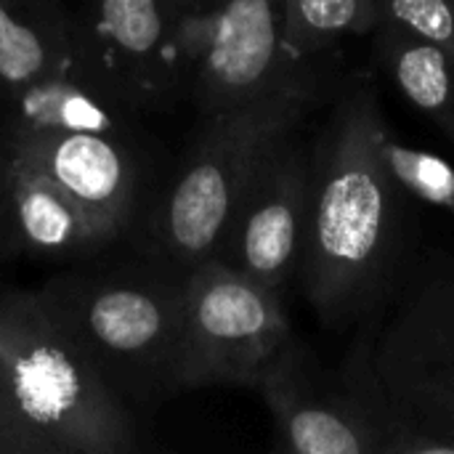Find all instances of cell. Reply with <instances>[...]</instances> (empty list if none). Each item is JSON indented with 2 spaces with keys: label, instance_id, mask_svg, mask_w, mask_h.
I'll return each mask as SVG.
<instances>
[{
  "label": "cell",
  "instance_id": "5b68a950",
  "mask_svg": "<svg viewBox=\"0 0 454 454\" xmlns=\"http://www.w3.org/2000/svg\"><path fill=\"white\" fill-rule=\"evenodd\" d=\"M40 293L125 404L181 391V277L67 274Z\"/></svg>",
  "mask_w": 454,
  "mask_h": 454
},
{
  "label": "cell",
  "instance_id": "4fadbf2b",
  "mask_svg": "<svg viewBox=\"0 0 454 454\" xmlns=\"http://www.w3.org/2000/svg\"><path fill=\"white\" fill-rule=\"evenodd\" d=\"M0 120L3 136L106 133L128 138L136 114L80 74H53L3 96Z\"/></svg>",
  "mask_w": 454,
  "mask_h": 454
},
{
  "label": "cell",
  "instance_id": "ba28073f",
  "mask_svg": "<svg viewBox=\"0 0 454 454\" xmlns=\"http://www.w3.org/2000/svg\"><path fill=\"white\" fill-rule=\"evenodd\" d=\"M285 295L218 258L181 274V391L250 388L293 338Z\"/></svg>",
  "mask_w": 454,
  "mask_h": 454
},
{
  "label": "cell",
  "instance_id": "30bf717a",
  "mask_svg": "<svg viewBox=\"0 0 454 454\" xmlns=\"http://www.w3.org/2000/svg\"><path fill=\"white\" fill-rule=\"evenodd\" d=\"M311 200V144L298 130L285 133L250 176L218 261L285 295L298 279Z\"/></svg>",
  "mask_w": 454,
  "mask_h": 454
},
{
  "label": "cell",
  "instance_id": "9c48e42d",
  "mask_svg": "<svg viewBox=\"0 0 454 454\" xmlns=\"http://www.w3.org/2000/svg\"><path fill=\"white\" fill-rule=\"evenodd\" d=\"M173 0H88L74 16L77 74L128 112L146 114L184 98Z\"/></svg>",
  "mask_w": 454,
  "mask_h": 454
},
{
  "label": "cell",
  "instance_id": "7402d4cb",
  "mask_svg": "<svg viewBox=\"0 0 454 454\" xmlns=\"http://www.w3.org/2000/svg\"><path fill=\"white\" fill-rule=\"evenodd\" d=\"M271 3H274V5H279V8L285 5V0H271Z\"/></svg>",
  "mask_w": 454,
  "mask_h": 454
},
{
  "label": "cell",
  "instance_id": "e0dca14e",
  "mask_svg": "<svg viewBox=\"0 0 454 454\" xmlns=\"http://www.w3.org/2000/svg\"><path fill=\"white\" fill-rule=\"evenodd\" d=\"M372 146L386 173L412 202L454 215V165L436 152L404 144L391 130L383 106L372 120Z\"/></svg>",
  "mask_w": 454,
  "mask_h": 454
},
{
  "label": "cell",
  "instance_id": "ffe728a7",
  "mask_svg": "<svg viewBox=\"0 0 454 454\" xmlns=\"http://www.w3.org/2000/svg\"><path fill=\"white\" fill-rule=\"evenodd\" d=\"M13 242L11 237V223H8V205H5V186H3V173H0V250Z\"/></svg>",
  "mask_w": 454,
  "mask_h": 454
},
{
  "label": "cell",
  "instance_id": "7c38bea8",
  "mask_svg": "<svg viewBox=\"0 0 454 454\" xmlns=\"http://www.w3.org/2000/svg\"><path fill=\"white\" fill-rule=\"evenodd\" d=\"M8 223L13 245L35 255L67 258L101 250L85 210L45 173L0 154Z\"/></svg>",
  "mask_w": 454,
  "mask_h": 454
},
{
  "label": "cell",
  "instance_id": "3957f363",
  "mask_svg": "<svg viewBox=\"0 0 454 454\" xmlns=\"http://www.w3.org/2000/svg\"><path fill=\"white\" fill-rule=\"evenodd\" d=\"M335 90L333 74L263 96L245 106L205 114L154 215V242L181 274L215 258L234 207L261 157Z\"/></svg>",
  "mask_w": 454,
  "mask_h": 454
},
{
  "label": "cell",
  "instance_id": "2e32d148",
  "mask_svg": "<svg viewBox=\"0 0 454 454\" xmlns=\"http://www.w3.org/2000/svg\"><path fill=\"white\" fill-rule=\"evenodd\" d=\"M378 29V0H285L282 40L293 59L317 64L346 37Z\"/></svg>",
  "mask_w": 454,
  "mask_h": 454
},
{
  "label": "cell",
  "instance_id": "8992f818",
  "mask_svg": "<svg viewBox=\"0 0 454 454\" xmlns=\"http://www.w3.org/2000/svg\"><path fill=\"white\" fill-rule=\"evenodd\" d=\"M253 391L271 415L279 452L407 454V431L378 391L362 335L335 375L293 335Z\"/></svg>",
  "mask_w": 454,
  "mask_h": 454
},
{
  "label": "cell",
  "instance_id": "d6986e66",
  "mask_svg": "<svg viewBox=\"0 0 454 454\" xmlns=\"http://www.w3.org/2000/svg\"><path fill=\"white\" fill-rule=\"evenodd\" d=\"M0 454H37L0 388Z\"/></svg>",
  "mask_w": 454,
  "mask_h": 454
},
{
  "label": "cell",
  "instance_id": "ac0fdd59",
  "mask_svg": "<svg viewBox=\"0 0 454 454\" xmlns=\"http://www.w3.org/2000/svg\"><path fill=\"white\" fill-rule=\"evenodd\" d=\"M378 27L454 48V0H378Z\"/></svg>",
  "mask_w": 454,
  "mask_h": 454
},
{
  "label": "cell",
  "instance_id": "44dd1931",
  "mask_svg": "<svg viewBox=\"0 0 454 454\" xmlns=\"http://www.w3.org/2000/svg\"><path fill=\"white\" fill-rule=\"evenodd\" d=\"M178 8H184V5H192V3H200V0H173Z\"/></svg>",
  "mask_w": 454,
  "mask_h": 454
},
{
  "label": "cell",
  "instance_id": "9a60e30c",
  "mask_svg": "<svg viewBox=\"0 0 454 454\" xmlns=\"http://www.w3.org/2000/svg\"><path fill=\"white\" fill-rule=\"evenodd\" d=\"M372 56L396 93L454 144V48L378 27Z\"/></svg>",
  "mask_w": 454,
  "mask_h": 454
},
{
  "label": "cell",
  "instance_id": "277c9868",
  "mask_svg": "<svg viewBox=\"0 0 454 454\" xmlns=\"http://www.w3.org/2000/svg\"><path fill=\"white\" fill-rule=\"evenodd\" d=\"M359 335L407 454H454V258L415 261Z\"/></svg>",
  "mask_w": 454,
  "mask_h": 454
},
{
  "label": "cell",
  "instance_id": "52a82bcc",
  "mask_svg": "<svg viewBox=\"0 0 454 454\" xmlns=\"http://www.w3.org/2000/svg\"><path fill=\"white\" fill-rule=\"evenodd\" d=\"M176 53L184 98L202 117L330 74L319 61L290 56L282 8L271 0H200L178 8Z\"/></svg>",
  "mask_w": 454,
  "mask_h": 454
},
{
  "label": "cell",
  "instance_id": "8fae6325",
  "mask_svg": "<svg viewBox=\"0 0 454 454\" xmlns=\"http://www.w3.org/2000/svg\"><path fill=\"white\" fill-rule=\"evenodd\" d=\"M3 154L45 173L88 215L101 245L122 234L138 189L128 138L106 133H21L3 136Z\"/></svg>",
  "mask_w": 454,
  "mask_h": 454
},
{
  "label": "cell",
  "instance_id": "7a4b0ae2",
  "mask_svg": "<svg viewBox=\"0 0 454 454\" xmlns=\"http://www.w3.org/2000/svg\"><path fill=\"white\" fill-rule=\"evenodd\" d=\"M0 388L37 454H133L141 431L40 290L0 293Z\"/></svg>",
  "mask_w": 454,
  "mask_h": 454
},
{
  "label": "cell",
  "instance_id": "6da1fadb",
  "mask_svg": "<svg viewBox=\"0 0 454 454\" xmlns=\"http://www.w3.org/2000/svg\"><path fill=\"white\" fill-rule=\"evenodd\" d=\"M378 109L372 82H340L309 141L311 200L298 282L327 330L372 319L415 263L412 200L372 146Z\"/></svg>",
  "mask_w": 454,
  "mask_h": 454
},
{
  "label": "cell",
  "instance_id": "5bb4252c",
  "mask_svg": "<svg viewBox=\"0 0 454 454\" xmlns=\"http://www.w3.org/2000/svg\"><path fill=\"white\" fill-rule=\"evenodd\" d=\"M53 74H77L74 16L56 0H0V98Z\"/></svg>",
  "mask_w": 454,
  "mask_h": 454
}]
</instances>
